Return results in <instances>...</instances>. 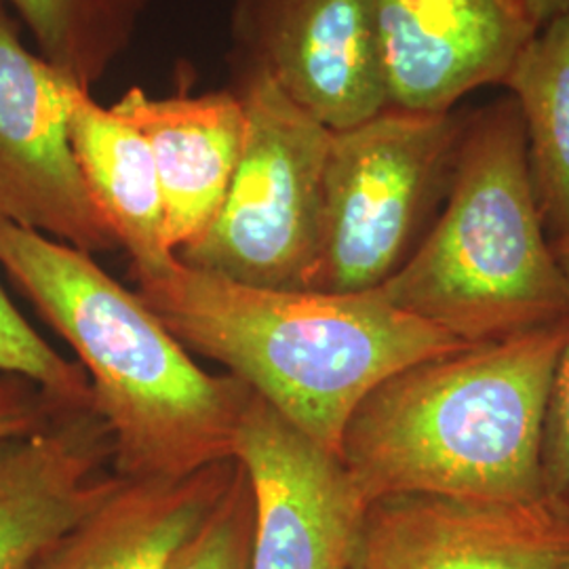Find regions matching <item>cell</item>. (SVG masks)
Here are the masks:
<instances>
[{
	"label": "cell",
	"instance_id": "9c48e42d",
	"mask_svg": "<svg viewBox=\"0 0 569 569\" xmlns=\"http://www.w3.org/2000/svg\"><path fill=\"white\" fill-rule=\"evenodd\" d=\"M234 458L256 498L253 569H352L367 502L340 456L251 390Z\"/></svg>",
	"mask_w": 569,
	"mask_h": 569
},
{
	"label": "cell",
	"instance_id": "4fadbf2b",
	"mask_svg": "<svg viewBox=\"0 0 569 569\" xmlns=\"http://www.w3.org/2000/svg\"><path fill=\"white\" fill-rule=\"evenodd\" d=\"M110 110L150 146L169 249L178 253L197 243L218 218L241 161L247 127L241 96L226 87L152 98L133 87Z\"/></svg>",
	"mask_w": 569,
	"mask_h": 569
},
{
	"label": "cell",
	"instance_id": "3957f363",
	"mask_svg": "<svg viewBox=\"0 0 569 569\" xmlns=\"http://www.w3.org/2000/svg\"><path fill=\"white\" fill-rule=\"evenodd\" d=\"M566 333L568 317L406 367L373 388L340 446L361 498L545 500V420Z\"/></svg>",
	"mask_w": 569,
	"mask_h": 569
},
{
	"label": "cell",
	"instance_id": "30bf717a",
	"mask_svg": "<svg viewBox=\"0 0 569 569\" xmlns=\"http://www.w3.org/2000/svg\"><path fill=\"white\" fill-rule=\"evenodd\" d=\"M569 517L547 500L395 493L363 512L352 569H563Z\"/></svg>",
	"mask_w": 569,
	"mask_h": 569
},
{
	"label": "cell",
	"instance_id": "44dd1931",
	"mask_svg": "<svg viewBox=\"0 0 569 569\" xmlns=\"http://www.w3.org/2000/svg\"><path fill=\"white\" fill-rule=\"evenodd\" d=\"M68 406L21 376H0V441L34 432Z\"/></svg>",
	"mask_w": 569,
	"mask_h": 569
},
{
	"label": "cell",
	"instance_id": "5b68a950",
	"mask_svg": "<svg viewBox=\"0 0 569 569\" xmlns=\"http://www.w3.org/2000/svg\"><path fill=\"white\" fill-rule=\"evenodd\" d=\"M470 112L385 108L331 131L312 291H371L406 266L446 204Z\"/></svg>",
	"mask_w": 569,
	"mask_h": 569
},
{
	"label": "cell",
	"instance_id": "ba28073f",
	"mask_svg": "<svg viewBox=\"0 0 569 569\" xmlns=\"http://www.w3.org/2000/svg\"><path fill=\"white\" fill-rule=\"evenodd\" d=\"M74 82L30 53L0 0V218L102 253L119 249L70 143Z\"/></svg>",
	"mask_w": 569,
	"mask_h": 569
},
{
	"label": "cell",
	"instance_id": "603a6c76",
	"mask_svg": "<svg viewBox=\"0 0 569 569\" xmlns=\"http://www.w3.org/2000/svg\"><path fill=\"white\" fill-rule=\"evenodd\" d=\"M498 2H502V4H509V7H515V9H519L521 11V7L517 4V0H498ZM523 13V11H521ZM526 16V13H523Z\"/></svg>",
	"mask_w": 569,
	"mask_h": 569
},
{
	"label": "cell",
	"instance_id": "2e32d148",
	"mask_svg": "<svg viewBox=\"0 0 569 569\" xmlns=\"http://www.w3.org/2000/svg\"><path fill=\"white\" fill-rule=\"evenodd\" d=\"M502 87L517 103L550 241L569 232V13L538 28Z\"/></svg>",
	"mask_w": 569,
	"mask_h": 569
},
{
	"label": "cell",
	"instance_id": "cb8c5ba5",
	"mask_svg": "<svg viewBox=\"0 0 569 569\" xmlns=\"http://www.w3.org/2000/svg\"><path fill=\"white\" fill-rule=\"evenodd\" d=\"M563 569H569V559H568V563H566V566H563Z\"/></svg>",
	"mask_w": 569,
	"mask_h": 569
},
{
	"label": "cell",
	"instance_id": "5bb4252c",
	"mask_svg": "<svg viewBox=\"0 0 569 569\" xmlns=\"http://www.w3.org/2000/svg\"><path fill=\"white\" fill-rule=\"evenodd\" d=\"M230 458L178 479H124L26 569H164L232 481Z\"/></svg>",
	"mask_w": 569,
	"mask_h": 569
},
{
	"label": "cell",
	"instance_id": "9a60e30c",
	"mask_svg": "<svg viewBox=\"0 0 569 569\" xmlns=\"http://www.w3.org/2000/svg\"><path fill=\"white\" fill-rule=\"evenodd\" d=\"M70 143L91 201L131 258L133 279L167 274L178 258L167 244L163 192L142 133L77 89Z\"/></svg>",
	"mask_w": 569,
	"mask_h": 569
},
{
	"label": "cell",
	"instance_id": "52a82bcc",
	"mask_svg": "<svg viewBox=\"0 0 569 569\" xmlns=\"http://www.w3.org/2000/svg\"><path fill=\"white\" fill-rule=\"evenodd\" d=\"M228 87L268 79L327 129L387 108L373 0H232Z\"/></svg>",
	"mask_w": 569,
	"mask_h": 569
},
{
	"label": "cell",
	"instance_id": "8992f818",
	"mask_svg": "<svg viewBox=\"0 0 569 569\" xmlns=\"http://www.w3.org/2000/svg\"><path fill=\"white\" fill-rule=\"evenodd\" d=\"M230 89L241 96L247 117L241 161L213 224L176 258L232 283L312 289L331 129L268 79Z\"/></svg>",
	"mask_w": 569,
	"mask_h": 569
},
{
	"label": "cell",
	"instance_id": "7a4b0ae2",
	"mask_svg": "<svg viewBox=\"0 0 569 569\" xmlns=\"http://www.w3.org/2000/svg\"><path fill=\"white\" fill-rule=\"evenodd\" d=\"M0 266L72 346L124 479H178L234 458L251 390L197 366L91 253L0 218Z\"/></svg>",
	"mask_w": 569,
	"mask_h": 569
},
{
	"label": "cell",
	"instance_id": "e0dca14e",
	"mask_svg": "<svg viewBox=\"0 0 569 569\" xmlns=\"http://www.w3.org/2000/svg\"><path fill=\"white\" fill-rule=\"evenodd\" d=\"M4 2V0H2ZM61 77L91 91L131 49L154 0H9Z\"/></svg>",
	"mask_w": 569,
	"mask_h": 569
},
{
	"label": "cell",
	"instance_id": "6da1fadb",
	"mask_svg": "<svg viewBox=\"0 0 569 569\" xmlns=\"http://www.w3.org/2000/svg\"><path fill=\"white\" fill-rule=\"evenodd\" d=\"M136 283L188 352L226 367L336 456L350 416L373 388L406 367L475 346L390 305L380 289H260L180 260L163 277Z\"/></svg>",
	"mask_w": 569,
	"mask_h": 569
},
{
	"label": "cell",
	"instance_id": "7402d4cb",
	"mask_svg": "<svg viewBox=\"0 0 569 569\" xmlns=\"http://www.w3.org/2000/svg\"><path fill=\"white\" fill-rule=\"evenodd\" d=\"M517 4L536 28L569 13V0H517Z\"/></svg>",
	"mask_w": 569,
	"mask_h": 569
},
{
	"label": "cell",
	"instance_id": "ac0fdd59",
	"mask_svg": "<svg viewBox=\"0 0 569 569\" xmlns=\"http://www.w3.org/2000/svg\"><path fill=\"white\" fill-rule=\"evenodd\" d=\"M256 498L241 460L218 505L164 569H253Z\"/></svg>",
	"mask_w": 569,
	"mask_h": 569
},
{
	"label": "cell",
	"instance_id": "8fae6325",
	"mask_svg": "<svg viewBox=\"0 0 569 569\" xmlns=\"http://www.w3.org/2000/svg\"><path fill=\"white\" fill-rule=\"evenodd\" d=\"M387 108L439 114L502 84L536 26L498 0H373Z\"/></svg>",
	"mask_w": 569,
	"mask_h": 569
},
{
	"label": "cell",
	"instance_id": "7c38bea8",
	"mask_svg": "<svg viewBox=\"0 0 569 569\" xmlns=\"http://www.w3.org/2000/svg\"><path fill=\"white\" fill-rule=\"evenodd\" d=\"M114 439L93 406L66 407L0 441V569H26L119 488Z\"/></svg>",
	"mask_w": 569,
	"mask_h": 569
},
{
	"label": "cell",
	"instance_id": "ffe728a7",
	"mask_svg": "<svg viewBox=\"0 0 569 569\" xmlns=\"http://www.w3.org/2000/svg\"><path fill=\"white\" fill-rule=\"evenodd\" d=\"M552 247L563 268L569 293V232L555 239ZM542 481L545 500L569 517V310L568 333L555 369L545 420Z\"/></svg>",
	"mask_w": 569,
	"mask_h": 569
},
{
	"label": "cell",
	"instance_id": "277c9868",
	"mask_svg": "<svg viewBox=\"0 0 569 569\" xmlns=\"http://www.w3.org/2000/svg\"><path fill=\"white\" fill-rule=\"evenodd\" d=\"M378 289L390 305L475 346L568 317V281L542 222L526 129L510 96L470 112L439 218Z\"/></svg>",
	"mask_w": 569,
	"mask_h": 569
},
{
	"label": "cell",
	"instance_id": "d6986e66",
	"mask_svg": "<svg viewBox=\"0 0 569 569\" xmlns=\"http://www.w3.org/2000/svg\"><path fill=\"white\" fill-rule=\"evenodd\" d=\"M21 376L70 406H91V382L81 363L44 342L0 287V376Z\"/></svg>",
	"mask_w": 569,
	"mask_h": 569
}]
</instances>
